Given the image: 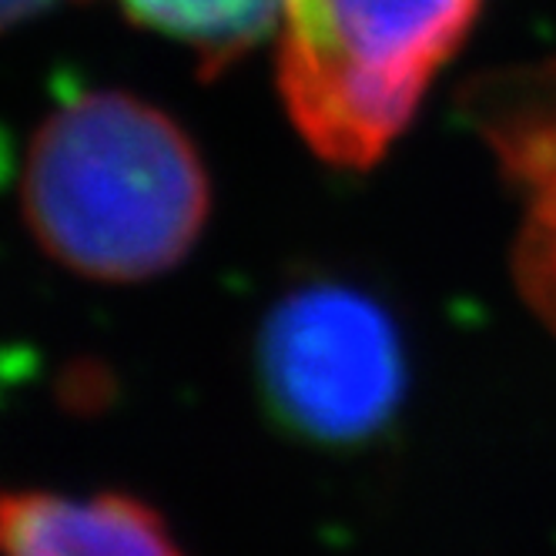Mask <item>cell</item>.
Masks as SVG:
<instances>
[{
    "instance_id": "1",
    "label": "cell",
    "mask_w": 556,
    "mask_h": 556,
    "mask_svg": "<svg viewBox=\"0 0 556 556\" xmlns=\"http://www.w3.org/2000/svg\"><path fill=\"white\" fill-rule=\"evenodd\" d=\"M208 175L165 111L128 91H85L37 128L21 185L30 235L94 282L175 268L208 222Z\"/></svg>"
},
{
    "instance_id": "7",
    "label": "cell",
    "mask_w": 556,
    "mask_h": 556,
    "mask_svg": "<svg viewBox=\"0 0 556 556\" xmlns=\"http://www.w3.org/2000/svg\"><path fill=\"white\" fill-rule=\"evenodd\" d=\"M520 198L527 212L513 252L516 289L556 336V175L523 188Z\"/></svg>"
},
{
    "instance_id": "2",
    "label": "cell",
    "mask_w": 556,
    "mask_h": 556,
    "mask_svg": "<svg viewBox=\"0 0 556 556\" xmlns=\"http://www.w3.org/2000/svg\"><path fill=\"white\" fill-rule=\"evenodd\" d=\"M483 0H286L278 88L326 162L366 168L403 135Z\"/></svg>"
},
{
    "instance_id": "6",
    "label": "cell",
    "mask_w": 556,
    "mask_h": 556,
    "mask_svg": "<svg viewBox=\"0 0 556 556\" xmlns=\"http://www.w3.org/2000/svg\"><path fill=\"white\" fill-rule=\"evenodd\" d=\"M138 27L185 45L208 71H222L278 30L286 0H114Z\"/></svg>"
},
{
    "instance_id": "4",
    "label": "cell",
    "mask_w": 556,
    "mask_h": 556,
    "mask_svg": "<svg viewBox=\"0 0 556 556\" xmlns=\"http://www.w3.org/2000/svg\"><path fill=\"white\" fill-rule=\"evenodd\" d=\"M0 556H188L162 509L125 490H0Z\"/></svg>"
},
{
    "instance_id": "3",
    "label": "cell",
    "mask_w": 556,
    "mask_h": 556,
    "mask_svg": "<svg viewBox=\"0 0 556 556\" xmlns=\"http://www.w3.org/2000/svg\"><path fill=\"white\" fill-rule=\"evenodd\" d=\"M255 389L271 429L319 453H359L395 426L409 355L369 292L312 278L278 299L255 339Z\"/></svg>"
},
{
    "instance_id": "5",
    "label": "cell",
    "mask_w": 556,
    "mask_h": 556,
    "mask_svg": "<svg viewBox=\"0 0 556 556\" xmlns=\"http://www.w3.org/2000/svg\"><path fill=\"white\" fill-rule=\"evenodd\" d=\"M466 108L516 194L556 175V61L483 77Z\"/></svg>"
},
{
    "instance_id": "8",
    "label": "cell",
    "mask_w": 556,
    "mask_h": 556,
    "mask_svg": "<svg viewBox=\"0 0 556 556\" xmlns=\"http://www.w3.org/2000/svg\"><path fill=\"white\" fill-rule=\"evenodd\" d=\"M54 0H0V30H8L27 17H34L37 11H45Z\"/></svg>"
}]
</instances>
